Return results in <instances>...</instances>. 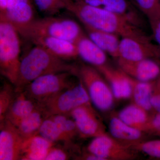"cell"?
Here are the masks:
<instances>
[{
  "instance_id": "obj_22",
  "label": "cell",
  "mask_w": 160,
  "mask_h": 160,
  "mask_svg": "<svg viewBox=\"0 0 160 160\" xmlns=\"http://www.w3.org/2000/svg\"><path fill=\"white\" fill-rule=\"evenodd\" d=\"M117 116L129 126L146 132L150 116L148 111L134 103L121 110Z\"/></svg>"
},
{
  "instance_id": "obj_35",
  "label": "cell",
  "mask_w": 160,
  "mask_h": 160,
  "mask_svg": "<svg viewBox=\"0 0 160 160\" xmlns=\"http://www.w3.org/2000/svg\"><path fill=\"white\" fill-rule=\"evenodd\" d=\"M8 0H0V15H2L6 12Z\"/></svg>"
},
{
  "instance_id": "obj_24",
  "label": "cell",
  "mask_w": 160,
  "mask_h": 160,
  "mask_svg": "<svg viewBox=\"0 0 160 160\" xmlns=\"http://www.w3.org/2000/svg\"><path fill=\"white\" fill-rule=\"evenodd\" d=\"M130 77L132 86L131 98L133 103L149 112L152 110L151 97L154 81L142 82Z\"/></svg>"
},
{
  "instance_id": "obj_5",
  "label": "cell",
  "mask_w": 160,
  "mask_h": 160,
  "mask_svg": "<svg viewBox=\"0 0 160 160\" xmlns=\"http://www.w3.org/2000/svg\"><path fill=\"white\" fill-rule=\"evenodd\" d=\"M75 74L86 87L95 108L103 112L111 109L115 98L109 84L96 68L82 64L77 66Z\"/></svg>"
},
{
  "instance_id": "obj_7",
  "label": "cell",
  "mask_w": 160,
  "mask_h": 160,
  "mask_svg": "<svg viewBox=\"0 0 160 160\" xmlns=\"http://www.w3.org/2000/svg\"><path fill=\"white\" fill-rule=\"evenodd\" d=\"M91 102L88 92L79 79L74 86L41 103L49 116L69 115L80 106Z\"/></svg>"
},
{
  "instance_id": "obj_19",
  "label": "cell",
  "mask_w": 160,
  "mask_h": 160,
  "mask_svg": "<svg viewBox=\"0 0 160 160\" xmlns=\"http://www.w3.org/2000/svg\"><path fill=\"white\" fill-rule=\"evenodd\" d=\"M87 35L98 47L112 57L118 59L119 57L120 41L118 35L84 26Z\"/></svg>"
},
{
  "instance_id": "obj_32",
  "label": "cell",
  "mask_w": 160,
  "mask_h": 160,
  "mask_svg": "<svg viewBox=\"0 0 160 160\" xmlns=\"http://www.w3.org/2000/svg\"><path fill=\"white\" fill-rule=\"evenodd\" d=\"M146 132L160 136V113L150 116Z\"/></svg>"
},
{
  "instance_id": "obj_28",
  "label": "cell",
  "mask_w": 160,
  "mask_h": 160,
  "mask_svg": "<svg viewBox=\"0 0 160 160\" xmlns=\"http://www.w3.org/2000/svg\"><path fill=\"white\" fill-rule=\"evenodd\" d=\"M131 2L148 20L160 16V0H130Z\"/></svg>"
},
{
  "instance_id": "obj_9",
  "label": "cell",
  "mask_w": 160,
  "mask_h": 160,
  "mask_svg": "<svg viewBox=\"0 0 160 160\" xmlns=\"http://www.w3.org/2000/svg\"><path fill=\"white\" fill-rule=\"evenodd\" d=\"M69 115L74 120L81 137L94 138L108 134L106 126L91 103L76 108Z\"/></svg>"
},
{
  "instance_id": "obj_31",
  "label": "cell",
  "mask_w": 160,
  "mask_h": 160,
  "mask_svg": "<svg viewBox=\"0 0 160 160\" xmlns=\"http://www.w3.org/2000/svg\"><path fill=\"white\" fill-rule=\"evenodd\" d=\"M55 146V145H54ZM54 146L52 147L47 154L45 160H65L69 159V155L61 148H57Z\"/></svg>"
},
{
  "instance_id": "obj_30",
  "label": "cell",
  "mask_w": 160,
  "mask_h": 160,
  "mask_svg": "<svg viewBox=\"0 0 160 160\" xmlns=\"http://www.w3.org/2000/svg\"><path fill=\"white\" fill-rule=\"evenodd\" d=\"M131 145L135 150L142 152L151 157L160 159V140L142 141Z\"/></svg>"
},
{
  "instance_id": "obj_34",
  "label": "cell",
  "mask_w": 160,
  "mask_h": 160,
  "mask_svg": "<svg viewBox=\"0 0 160 160\" xmlns=\"http://www.w3.org/2000/svg\"><path fill=\"white\" fill-rule=\"evenodd\" d=\"M150 102L152 110L156 113H160V93L155 87L154 82Z\"/></svg>"
},
{
  "instance_id": "obj_27",
  "label": "cell",
  "mask_w": 160,
  "mask_h": 160,
  "mask_svg": "<svg viewBox=\"0 0 160 160\" xmlns=\"http://www.w3.org/2000/svg\"><path fill=\"white\" fill-rule=\"evenodd\" d=\"M52 118L57 124L60 129L72 141L79 133L74 120L69 115L57 114L50 116Z\"/></svg>"
},
{
  "instance_id": "obj_11",
  "label": "cell",
  "mask_w": 160,
  "mask_h": 160,
  "mask_svg": "<svg viewBox=\"0 0 160 160\" xmlns=\"http://www.w3.org/2000/svg\"><path fill=\"white\" fill-rule=\"evenodd\" d=\"M0 124V160H21L25 139L8 121Z\"/></svg>"
},
{
  "instance_id": "obj_12",
  "label": "cell",
  "mask_w": 160,
  "mask_h": 160,
  "mask_svg": "<svg viewBox=\"0 0 160 160\" xmlns=\"http://www.w3.org/2000/svg\"><path fill=\"white\" fill-rule=\"evenodd\" d=\"M118 68L130 77L142 82H152L160 76V66L156 59H145L140 61H126L118 58Z\"/></svg>"
},
{
  "instance_id": "obj_6",
  "label": "cell",
  "mask_w": 160,
  "mask_h": 160,
  "mask_svg": "<svg viewBox=\"0 0 160 160\" xmlns=\"http://www.w3.org/2000/svg\"><path fill=\"white\" fill-rule=\"evenodd\" d=\"M76 76L71 72L45 75L33 80L22 90L29 98L43 103L75 85L79 81L78 78H75Z\"/></svg>"
},
{
  "instance_id": "obj_23",
  "label": "cell",
  "mask_w": 160,
  "mask_h": 160,
  "mask_svg": "<svg viewBox=\"0 0 160 160\" xmlns=\"http://www.w3.org/2000/svg\"><path fill=\"white\" fill-rule=\"evenodd\" d=\"M49 117L40 103L36 109L23 119L16 127L22 137L27 139L38 134L43 122Z\"/></svg>"
},
{
  "instance_id": "obj_1",
  "label": "cell",
  "mask_w": 160,
  "mask_h": 160,
  "mask_svg": "<svg viewBox=\"0 0 160 160\" xmlns=\"http://www.w3.org/2000/svg\"><path fill=\"white\" fill-rule=\"evenodd\" d=\"M66 9L75 16L84 26L114 33L122 38L152 42V36L142 27L120 15L89 6L80 0H68Z\"/></svg>"
},
{
  "instance_id": "obj_36",
  "label": "cell",
  "mask_w": 160,
  "mask_h": 160,
  "mask_svg": "<svg viewBox=\"0 0 160 160\" xmlns=\"http://www.w3.org/2000/svg\"></svg>"
},
{
  "instance_id": "obj_4",
  "label": "cell",
  "mask_w": 160,
  "mask_h": 160,
  "mask_svg": "<svg viewBox=\"0 0 160 160\" xmlns=\"http://www.w3.org/2000/svg\"><path fill=\"white\" fill-rule=\"evenodd\" d=\"M20 35L11 23L0 19V72L14 86L21 62Z\"/></svg>"
},
{
  "instance_id": "obj_3",
  "label": "cell",
  "mask_w": 160,
  "mask_h": 160,
  "mask_svg": "<svg viewBox=\"0 0 160 160\" xmlns=\"http://www.w3.org/2000/svg\"><path fill=\"white\" fill-rule=\"evenodd\" d=\"M18 32L29 41L40 37H50L74 43L84 34L80 25L74 20L53 16L35 19Z\"/></svg>"
},
{
  "instance_id": "obj_20",
  "label": "cell",
  "mask_w": 160,
  "mask_h": 160,
  "mask_svg": "<svg viewBox=\"0 0 160 160\" xmlns=\"http://www.w3.org/2000/svg\"><path fill=\"white\" fill-rule=\"evenodd\" d=\"M54 145L40 135L32 137L24 141L21 160H45L49 150Z\"/></svg>"
},
{
  "instance_id": "obj_15",
  "label": "cell",
  "mask_w": 160,
  "mask_h": 160,
  "mask_svg": "<svg viewBox=\"0 0 160 160\" xmlns=\"http://www.w3.org/2000/svg\"><path fill=\"white\" fill-rule=\"evenodd\" d=\"M89 6L116 13L142 27V19L130 0H80Z\"/></svg>"
},
{
  "instance_id": "obj_25",
  "label": "cell",
  "mask_w": 160,
  "mask_h": 160,
  "mask_svg": "<svg viewBox=\"0 0 160 160\" xmlns=\"http://www.w3.org/2000/svg\"><path fill=\"white\" fill-rule=\"evenodd\" d=\"M38 134L55 144L62 142L69 145L72 142V141L63 133L50 116L43 122Z\"/></svg>"
},
{
  "instance_id": "obj_10",
  "label": "cell",
  "mask_w": 160,
  "mask_h": 160,
  "mask_svg": "<svg viewBox=\"0 0 160 160\" xmlns=\"http://www.w3.org/2000/svg\"><path fill=\"white\" fill-rule=\"evenodd\" d=\"M118 58L131 62L147 58L160 59V46L152 42L122 38L120 41Z\"/></svg>"
},
{
  "instance_id": "obj_26",
  "label": "cell",
  "mask_w": 160,
  "mask_h": 160,
  "mask_svg": "<svg viewBox=\"0 0 160 160\" xmlns=\"http://www.w3.org/2000/svg\"><path fill=\"white\" fill-rule=\"evenodd\" d=\"M16 91L14 85L6 82L1 88L0 91V123L5 120L8 109L13 102Z\"/></svg>"
},
{
  "instance_id": "obj_33",
  "label": "cell",
  "mask_w": 160,
  "mask_h": 160,
  "mask_svg": "<svg viewBox=\"0 0 160 160\" xmlns=\"http://www.w3.org/2000/svg\"><path fill=\"white\" fill-rule=\"evenodd\" d=\"M148 20L152 32V37L160 46V16Z\"/></svg>"
},
{
  "instance_id": "obj_29",
  "label": "cell",
  "mask_w": 160,
  "mask_h": 160,
  "mask_svg": "<svg viewBox=\"0 0 160 160\" xmlns=\"http://www.w3.org/2000/svg\"><path fill=\"white\" fill-rule=\"evenodd\" d=\"M67 0H34L35 4L41 12L47 16H53L66 8Z\"/></svg>"
},
{
  "instance_id": "obj_16",
  "label": "cell",
  "mask_w": 160,
  "mask_h": 160,
  "mask_svg": "<svg viewBox=\"0 0 160 160\" xmlns=\"http://www.w3.org/2000/svg\"><path fill=\"white\" fill-rule=\"evenodd\" d=\"M30 41L63 60L73 59L78 57L75 43L67 40L50 37H40Z\"/></svg>"
},
{
  "instance_id": "obj_8",
  "label": "cell",
  "mask_w": 160,
  "mask_h": 160,
  "mask_svg": "<svg viewBox=\"0 0 160 160\" xmlns=\"http://www.w3.org/2000/svg\"><path fill=\"white\" fill-rule=\"evenodd\" d=\"M87 150L103 160H129L136 157L131 145L120 142L108 134L93 138Z\"/></svg>"
},
{
  "instance_id": "obj_18",
  "label": "cell",
  "mask_w": 160,
  "mask_h": 160,
  "mask_svg": "<svg viewBox=\"0 0 160 160\" xmlns=\"http://www.w3.org/2000/svg\"><path fill=\"white\" fill-rule=\"evenodd\" d=\"M78 55L87 64L98 67L107 64V53L84 33L76 42Z\"/></svg>"
},
{
  "instance_id": "obj_14",
  "label": "cell",
  "mask_w": 160,
  "mask_h": 160,
  "mask_svg": "<svg viewBox=\"0 0 160 160\" xmlns=\"http://www.w3.org/2000/svg\"><path fill=\"white\" fill-rule=\"evenodd\" d=\"M95 68L109 84L115 98L124 100L131 98L132 86L129 76L120 68L116 69L108 64Z\"/></svg>"
},
{
  "instance_id": "obj_17",
  "label": "cell",
  "mask_w": 160,
  "mask_h": 160,
  "mask_svg": "<svg viewBox=\"0 0 160 160\" xmlns=\"http://www.w3.org/2000/svg\"><path fill=\"white\" fill-rule=\"evenodd\" d=\"M40 105V103L29 98L23 90L16 92L14 99L8 109L4 120L16 127L23 119Z\"/></svg>"
},
{
  "instance_id": "obj_13",
  "label": "cell",
  "mask_w": 160,
  "mask_h": 160,
  "mask_svg": "<svg viewBox=\"0 0 160 160\" xmlns=\"http://www.w3.org/2000/svg\"><path fill=\"white\" fill-rule=\"evenodd\" d=\"M0 19L7 20L19 31L35 19L31 1L8 0L6 12Z\"/></svg>"
},
{
  "instance_id": "obj_2",
  "label": "cell",
  "mask_w": 160,
  "mask_h": 160,
  "mask_svg": "<svg viewBox=\"0 0 160 160\" xmlns=\"http://www.w3.org/2000/svg\"><path fill=\"white\" fill-rule=\"evenodd\" d=\"M35 46L21 59L16 92L22 91L33 80L45 75L71 72L75 73L77 65L55 56L42 46Z\"/></svg>"
},
{
  "instance_id": "obj_21",
  "label": "cell",
  "mask_w": 160,
  "mask_h": 160,
  "mask_svg": "<svg viewBox=\"0 0 160 160\" xmlns=\"http://www.w3.org/2000/svg\"><path fill=\"white\" fill-rule=\"evenodd\" d=\"M109 129L112 138L129 145L142 141L144 133L127 125L118 116L112 117L110 119Z\"/></svg>"
}]
</instances>
